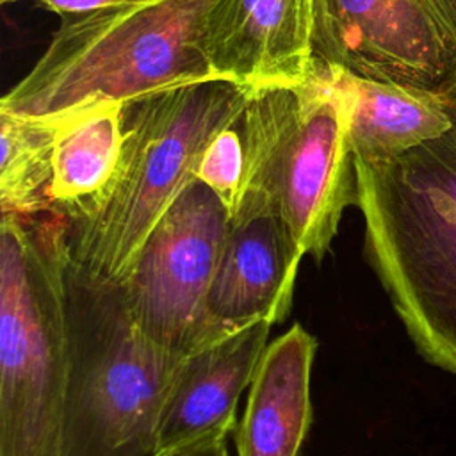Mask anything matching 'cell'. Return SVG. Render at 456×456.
<instances>
[{
    "instance_id": "obj_3",
    "label": "cell",
    "mask_w": 456,
    "mask_h": 456,
    "mask_svg": "<svg viewBox=\"0 0 456 456\" xmlns=\"http://www.w3.org/2000/svg\"><path fill=\"white\" fill-rule=\"evenodd\" d=\"M253 91L214 78L123 105V150L107 189L66 219L71 258L91 274L125 281L162 214L196 180L203 150L240 121Z\"/></svg>"
},
{
    "instance_id": "obj_6",
    "label": "cell",
    "mask_w": 456,
    "mask_h": 456,
    "mask_svg": "<svg viewBox=\"0 0 456 456\" xmlns=\"http://www.w3.org/2000/svg\"><path fill=\"white\" fill-rule=\"evenodd\" d=\"M66 219L2 212L0 456H59L68 383Z\"/></svg>"
},
{
    "instance_id": "obj_5",
    "label": "cell",
    "mask_w": 456,
    "mask_h": 456,
    "mask_svg": "<svg viewBox=\"0 0 456 456\" xmlns=\"http://www.w3.org/2000/svg\"><path fill=\"white\" fill-rule=\"evenodd\" d=\"M68 383L59 456H151L183 356L139 328L123 283L66 264Z\"/></svg>"
},
{
    "instance_id": "obj_7",
    "label": "cell",
    "mask_w": 456,
    "mask_h": 456,
    "mask_svg": "<svg viewBox=\"0 0 456 456\" xmlns=\"http://www.w3.org/2000/svg\"><path fill=\"white\" fill-rule=\"evenodd\" d=\"M230 224L217 194L192 180L153 226L121 281L139 328L176 356L224 335L208 315V292Z\"/></svg>"
},
{
    "instance_id": "obj_12",
    "label": "cell",
    "mask_w": 456,
    "mask_h": 456,
    "mask_svg": "<svg viewBox=\"0 0 456 456\" xmlns=\"http://www.w3.org/2000/svg\"><path fill=\"white\" fill-rule=\"evenodd\" d=\"M315 349L314 335L299 322L265 346L235 433L237 456H299L314 419Z\"/></svg>"
},
{
    "instance_id": "obj_9",
    "label": "cell",
    "mask_w": 456,
    "mask_h": 456,
    "mask_svg": "<svg viewBox=\"0 0 456 456\" xmlns=\"http://www.w3.org/2000/svg\"><path fill=\"white\" fill-rule=\"evenodd\" d=\"M273 322L260 319L196 347L182 358L167 392L151 456H167L196 442L226 436L269 344Z\"/></svg>"
},
{
    "instance_id": "obj_1",
    "label": "cell",
    "mask_w": 456,
    "mask_h": 456,
    "mask_svg": "<svg viewBox=\"0 0 456 456\" xmlns=\"http://www.w3.org/2000/svg\"><path fill=\"white\" fill-rule=\"evenodd\" d=\"M445 100V134L353 164L365 258L417 353L456 376V89Z\"/></svg>"
},
{
    "instance_id": "obj_19",
    "label": "cell",
    "mask_w": 456,
    "mask_h": 456,
    "mask_svg": "<svg viewBox=\"0 0 456 456\" xmlns=\"http://www.w3.org/2000/svg\"><path fill=\"white\" fill-rule=\"evenodd\" d=\"M14 2H20V0H0L2 5H7V4H14Z\"/></svg>"
},
{
    "instance_id": "obj_8",
    "label": "cell",
    "mask_w": 456,
    "mask_h": 456,
    "mask_svg": "<svg viewBox=\"0 0 456 456\" xmlns=\"http://www.w3.org/2000/svg\"><path fill=\"white\" fill-rule=\"evenodd\" d=\"M315 62L436 94L456 89V0H312Z\"/></svg>"
},
{
    "instance_id": "obj_2",
    "label": "cell",
    "mask_w": 456,
    "mask_h": 456,
    "mask_svg": "<svg viewBox=\"0 0 456 456\" xmlns=\"http://www.w3.org/2000/svg\"><path fill=\"white\" fill-rule=\"evenodd\" d=\"M223 0H135L62 16L46 50L0 100V110L57 121L214 80L208 28Z\"/></svg>"
},
{
    "instance_id": "obj_4",
    "label": "cell",
    "mask_w": 456,
    "mask_h": 456,
    "mask_svg": "<svg viewBox=\"0 0 456 456\" xmlns=\"http://www.w3.org/2000/svg\"><path fill=\"white\" fill-rule=\"evenodd\" d=\"M244 180L232 223L276 214L299 258L321 262L356 203L347 103L331 68L249 94L240 118Z\"/></svg>"
},
{
    "instance_id": "obj_18",
    "label": "cell",
    "mask_w": 456,
    "mask_h": 456,
    "mask_svg": "<svg viewBox=\"0 0 456 456\" xmlns=\"http://www.w3.org/2000/svg\"><path fill=\"white\" fill-rule=\"evenodd\" d=\"M167 456H228L226 436H212L201 442H196L189 447L175 451Z\"/></svg>"
},
{
    "instance_id": "obj_13",
    "label": "cell",
    "mask_w": 456,
    "mask_h": 456,
    "mask_svg": "<svg viewBox=\"0 0 456 456\" xmlns=\"http://www.w3.org/2000/svg\"><path fill=\"white\" fill-rule=\"evenodd\" d=\"M331 73L346 94L353 160H392L452 125L445 94L356 77L340 68H331Z\"/></svg>"
},
{
    "instance_id": "obj_14",
    "label": "cell",
    "mask_w": 456,
    "mask_h": 456,
    "mask_svg": "<svg viewBox=\"0 0 456 456\" xmlns=\"http://www.w3.org/2000/svg\"><path fill=\"white\" fill-rule=\"evenodd\" d=\"M52 210L71 217L110 183L123 150V105H96L57 119Z\"/></svg>"
},
{
    "instance_id": "obj_11",
    "label": "cell",
    "mask_w": 456,
    "mask_h": 456,
    "mask_svg": "<svg viewBox=\"0 0 456 456\" xmlns=\"http://www.w3.org/2000/svg\"><path fill=\"white\" fill-rule=\"evenodd\" d=\"M301 258L276 214L232 223L208 292V315L226 333L253 321L281 322Z\"/></svg>"
},
{
    "instance_id": "obj_17",
    "label": "cell",
    "mask_w": 456,
    "mask_h": 456,
    "mask_svg": "<svg viewBox=\"0 0 456 456\" xmlns=\"http://www.w3.org/2000/svg\"><path fill=\"white\" fill-rule=\"evenodd\" d=\"M130 2H135V0H37L39 5L59 14V18L119 7V5H125Z\"/></svg>"
},
{
    "instance_id": "obj_16",
    "label": "cell",
    "mask_w": 456,
    "mask_h": 456,
    "mask_svg": "<svg viewBox=\"0 0 456 456\" xmlns=\"http://www.w3.org/2000/svg\"><path fill=\"white\" fill-rule=\"evenodd\" d=\"M237 125L223 128L212 137L196 167V178L217 194L232 217L244 180V141L240 130H235Z\"/></svg>"
},
{
    "instance_id": "obj_10",
    "label": "cell",
    "mask_w": 456,
    "mask_h": 456,
    "mask_svg": "<svg viewBox=\"0 0 456 456\" xmlns=\"http://www.w3.org/2000/svg\"><path fill=\"white\" fill-rule=\"evenodd\" d=\"M217 78L251 91L305 82L315 69L312 0H223L208 28Z\"/></svg>"
},
{
    "instance_id": "obj_15",
    "label": "cell",
    "mask_w": 456,
    "mask_h": 456,
    "mask_svg": "<svg viewBox=\"0 0 456 456\" xmlns=\"http://www.w3.org/2000/svg\"><path fill=\"white\" fill-rule=\"evenodd\" d=\"M59 121L0 110V207L34 216L52 210L53 146Z\"/></svg>"
}]
</instances>
